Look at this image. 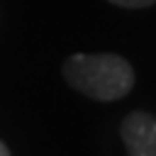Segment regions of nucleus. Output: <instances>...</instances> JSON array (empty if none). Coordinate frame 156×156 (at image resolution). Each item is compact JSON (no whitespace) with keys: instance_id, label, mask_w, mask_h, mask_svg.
<instances>
[{"instance_id":"nucleus-4","label":"nucleus","mask_w":156,"mask_h":156,"mask_svg":"<svg viewBox=\"0 0 156 156\" xmlns=\"http://www.w3.org/2000/svg\"><path fill=\"white\" fill-rule=\"evenodd\" d=\"M0 156H10V149H7V144L0 139Z\"/></svg>"},{"instance_id":"nucleus-3","label":"nucleus","mask_w":156,"mask_h":156,"mask_svg":"<svg viewBox=\"0 0 156 156\" xmlns=\"http://www.w3.org/2000/svg\"><path fill=\"white\" fill-rule=\"evenodd\" d=\"M117 7H127V10H141V7H151L156 0H107Z\"/></svg>"},{"instance_id":"nucleus-2","label":"nucleus","mask_w":156,"mask_h":156,"mask_svg":"<svg viewBox=\"0 0 156 156\" xmlns=\"http://www.w3.org/2000/svg\"><path fill=\"white\" fill-rule=\"evenodd\" d=\"M122 141L129 156H156V117L134 110L124 117L119 127Z\"/></svg>"},{"instance_id":"nucleus-1","label":"nucleus","mask_w":156,"mask_h":156,"mask_svg":"<svg viewBox=\"0 0 156 156\" xmlns=\"http://www.w3.org/2000/svg\"><path fill=\"white\" fill-rule=\"evenodd\" d=\"M63 80L85 98L110 102L134 88V68L119 54H71L61 66Z\"/></svg>"}]
</instances>
